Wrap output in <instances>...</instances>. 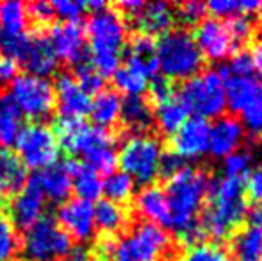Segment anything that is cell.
I'll return each instance as SVG.
<instances>
[{
	"label": "cell",
	"mask_w": 262,
	"mask_h": 261,
	"mask_svg": "<svg viewBox=\"0 0 262 261\" xmlns=\"http://www.w3.org/2000/svg\"><path fill=\"white\" fill-rule=\"evenodd\" d=\"M207 197L210 204L204 209L198 224L205 236L225 240L248 213V202L245 200V179L210 177L207 183Z\"/></svg>",
	"instance_id": "1"
},
{
	"label": "cell",
	"mask_w": 262,
	"mask_h": 261,
	"mask_svg": "<svg viewBox=\"0 0 262 261\" xmlns=\"http://www.w3.org/2000/svg\"><path fill=\"white\" fill-rule=\"evenodd\" d=\"M90 36V61L102 77L113 75L120 66L121 52L125 47L127 27L121 14L104 7L95 11L88 20Z\"/></svg>",
	"instance_id": "2"
},
{
	"label": "cell",
	"mask_w": 262,
	"mask_h": 261,
	"mask_svg": "<svg viewBox=\"0 0 262 261\" xmlns=\"http://www.w3.org/2000/svg\"><path fill=\"white\" fill-rule=\"evenodd\" d=\"M209 177L205 172L186 165L166 185V200L171 215V229L182 234L196 222V215L207 197Z\"/></svg>",
	"instance_id": "3"
},
{
	"label": "cell",
	"mask_w": 262,
	"mask_h": 261,
	"mask_svg": "<svg viewBox=\"0 0 262 261\" xmlns=\"http://www.w3.org/2000/svg\"><path fill=\"white\" fill-rule=\"evenodd\" d=\"M169 236L162 227L150 222H141L128 234L118 238H105L100 242V259L113 261H157L168 251Z\"/></svg>",
	"instance_id": "4"
},
{
	"label": "cell",
	"mask_w": 262,
	"mask_h": 261,
	"mask_svg": "<svg viewBox=\"0 0 262 261\" xmlns=\"http://www.w3.org/2000/svg\"><path fill=\"white\" fill-rule=\"evenodd\" d=\"M159 70L166 79H191L204 66V56L194 43L193 34L184 29L168 31L156 43Z\"/></svg>",
	"instance_id": "5"
},
{
	"label": "cell",
	"mask_w": 262,
	"mask_h": 261,
	"mask_svg": "<svg viewBox=\"0 0 262 261\" xmlns=\"http://www.w3.org/2000/svg\"><path fill=\"white\" fill-rule=\"evenodd\" d=\"M177 101L187 113H194L200 118H217L227 109L225 84L216 70H207L202 75L187 79L177 93Z\"/></svg>",
	"instance_id": "6"
},
{
	"label": "cell",
	"mask_w": 262,
	"mask_h": 261,
	"mask_svg": "<svg viewBox=\"0 0 262 261\" xmlns=\"http://www.w3.org/2000/svg\"><path fill=\"white\" fill-rule=\"evenodd\" d=\"M162 145L157 138L148 134H134L121 145L118 163L121 172L134 181V185L152 186L159 177V159Z\"/></svg>",
	"instance_id": "7"
},
{
	"label": "cell",
	"mask_w": 262,
	"mask_h": 261,
	"mask_svg": "<svg viewBox=\"0 0 262 261\" xmlns=\"http://www.w3.org/2000/svg\"><path fill=\"white\" fill-rule=\"evenodd\" d=\"M55 139L61 143L62 149L70 154L82 156L90 159L95 152L107 147H114V138L107 129L97 126H90L82 118H70V116H59L54 129Z\"/></svg>",
	"instance_id": "8"
},
{
	"label": "cell",
	"mask_w": 262,
	"mask_h": 261,
	"mask_svg": "<svg viewBox=\"0 0 262 261\" xmlns=\"http://www.w3.org/2000/svg\"><path fill=\"white\" fill-rule=\"evenodd\" d=\"M9 98L21 116H29L32 120H43L50 116L55 104L52 83L31 73H21L11 81Z\"/></svg>",
	"instance_id": "9"
},
{
	"label": "cell",
	"mask_w": 262,
	"mask_h": 261,
	"mask_svg": "<svg viewBox=\"0 0 262 261\" xmlns=\"http://www.w3.org/2000/svg\"><path fill=\"white\" fill-rule=\"evenodd\" d=\"M72 238L52 218H41L24 234V252L31 261H57L72 252Z\"/></svg>",
	"instance_id": "10"
},
{
	"label": "cell",
	"mask_w": 262,
	"mask_h": 261,
	"mask_svg": "<svg viewBox=\"0 0 262 261\" xmlns=\"http://www.w3.org/2000/svg\"><path fill=\"white\" fill-rule=\"evenodd\" d=\"M14 145L18 149L16 156L21 159L25 168L29 167L34 170H43L57 163L59 143L55 139L54 131L41 122L21 127Z\"/></svg>",
	"instance_id": "11"
},
{
	"label": "cell",
	"mask_w": 262,
	"mask_h": 261,
	"mask_svg": "<svg viewBox=\"0 0 262 261\" xmlns=\"http://www.w3.org/2000/svg\"><path fill=\"white\" fill-rule=\"evenodd\" d=\"M49 42L57 59L73 65L90 63V50L86 47L84 29L79 22H59L50 29Z\"/></svg>",
	"instance_id": "12"
},
{
	"label": "cell",
	"mask_w": 262,
	"mask_h": 261,
	"mask_svg": "<svg viewBox=\"0 0 262 261\" xmlns=\"http://www.w3.org/2000/svg\"><path fill=\"white\" fill-rule=\"evenodd\" d=\"M43 213H45V197H43L41 190L32 175L27 179L21 192H18L11 200L9 222L16 226L18 229L27 231L29 227H32L43 218Z\"/></svg>",
	"instance_id": "13"
},
{
	"label": "cell",
	"mask_w": 262,
	"mask_h": 261,
	"mask_svg": "<svg viewBox=\"0 0 262 261\" xmlns=\"http://www.w3.org/2000/svg\"><path fill=\"white\" fill-rule=\"evenodd\" d=\"M57 220L61 229L77 242H90L95 236V206L91 202L72 198L59 206Z\"/></svg>",
	"instance_id": "14"
},
{
	"label": "cell",
	"mask_w": 262,
	"mask_h": 261,
	"mask_svg": "<svg viewBox=\"0 0 262 261\" xmlns=\"http://www.w3.org/2000/svg\"><path fill=\"white\" fill-rule=\"evenodd\" d=\"M210 124L209 120L193 116L173 134V152L186 159H198L209 152Z\"/></svg>",
	"instance_id": "15"
},
{
	"label": "cell",
	"mask_w": 262,
	"mask_h": 261,
	"mask_svg": "<svg viewBox=\"0 0 262 261\" xmlns=\"http://www.w3.org/2000/svg\"><path fill=\"white\" fill-rule=\"evenodd\" d=\"M194 43L202 56L210 61H223L234 50V42L227 31V25L217 18H205L194 31Z\"/></svg>",
	"instance_id": "16"
},
{
	"label": "cell",
	"mask_w": 262,
	"mask_h": 261,
	"mask_svg": "<svg viewBox=\"0 0 262 261\" xmlns=\"http://www.w3.org/2000/svg\"><path fill=\"white\" fill-rule=\"evenodd\" d=\"M54 93L61 116L82 118L84 115L90 113L91 97L79 86L75 77L70 75V73H62V75L57 77Z\"/></svg>",
	"instance_id": "17"
},
{
	"label": "cell",
	"mask_w": 262,
	"mask_h": 261,
	"mask_svg": "<svg viewBox=\"0 0 262 261\" xmlns=\"http://www.w3.org/2000/svg\"><path fill=\"white\" fill-rule=\"evenodd\" d=\"M245 136L241 122L234 116L217 118L214 126H210L209 152L214 157H227L228 154L239 150V145Z\"/></svg>",
	"instance_id": "18"
},
{
	"label": "cell",
	"mask_w": 262,
	"mask_h": 261,
	"mask_svg": "<svg viewBox=\"0 0 262 261\" xmlns=\"http://www.w3.org/2000/svg\"><path fill=\"white\" fill-rule=\"evenodd\" d=\"M34 179L43 197L52 202H62L68 198L72 190V163L70 159L64 163H54L34 174Z\"/></svg>",
	"instance_id": "19"
},
{
	"label": "cell",
	"mask_w": 262,
	"mask_h": 261,
	"mask_svg": "<svg viewBox=\"0 0 262 261\" xmlns=\"http://www.w3.org/2000/svg\"><path fill=\"white\" fill-rule=\"evenodd\" d=\"M57 61L59 59L55 56L52 45H50L49 36L31 34V42H29V47L25 50V56L20 61L31 72V75L47 79L57 70Z\"/></svg>",
	"instance_id": "20"
},
{
	"label": "cell",
	"mask_w": 262,
	"mask_h": 261,
	"mask_svg": "<svg viewBox=\"0 0 262 261\" xmlns=\"http://www.w3.org/2000/svg\"><path fill=\"white\" fill-rule=\"evenodd\" d=\"M175 20V13L173 7L168 2H150L143 4V7L138 13L132 14V22H134L136 29L141 34H164L169 31Z\"/></svg>",
	"instance_id": "21"
},
{
	"label": "cell",
	"mask_w": 262,
	"mask_h": 261,
	"mask_svg": "<svg viewBox=\"0 0 262 261\" xmlns=\"http://www.w3.org/2000/svg\"><path fill=\"white\" fill-rule=\"evenodd\" d=\"M136 206H138V211L150 224H156L162 229L164 227L171 229V215H169L168 200H166V193L162 188L145 186L136 198Z\"/></svg>",
	"instance_id": "22"
},
{
	"label": "cell",
	"mask_w": 262,
	"mask_h": 261,
	"mask_svg": "<svg viewBox=\"0 0 262 261\" xmlns=\"http://www.w3.org/2000/svg\"><path fill=\"white\" fill-rule=\"evenodd\" d=\"M27 168L11 150H0V197H14L27 183Z\"/></svg>",
	"instance_id": "23"
},
{
	"label": "cell",
	"mask_w": 262,
	"mask_h": 261,
	"mask_svg": "<svg viewBox=\"0 0 262 261\" xmlns=\"http://www.w3.org/2000/svg\"><path fill=\"white\" fill-rule=\"evenodd\" d=\"M227 106L232 113H241L243 108L262 90V84L255 77H228L223 81Z\"/></svg>",
	"instance_id": "24"
},
{
	"label": "cell",
	"mask_w": 262,
	"mask_h": 261,
	"mask_svg": "<svg viewBox=\"0 0 262 261\" xmlns=\"http://www.w3.org/2000/svg\"><path fill=\"white\" fill-rule=\"evenodd\" d=\"M70 163H72V188L77 192V198L93 204V200L102 195L100 174L86 163H77L73 159H70Z\"/></svg>",
	"instance_id": "25"
},
{
	"label": "cell",
	"mask_w": 262,
	"mask_h": 261,
	"mask_svg": "<svg viewBox=\"0 0 262 261\" xmlns=\"http://www.w3.org/2000/svg\"><path fill=\"white\" fill-rule=\"evenodd\" d=\"M121 111V97L118 91L114 90H102L97 93L95 101H91L90 115L93 118L95 126L107 129L113 127L120 118Z\"/></svg>",
	"instance_id": "26"
},
{
	"label": "cell",
	"mask_w": 262,
	"mask_h": 261,
	"mask_svg": "<svg viewBox=\"0 0 262 261\" xmlns=\"http://www.w3.org/2000/svg\"><path fill=\"white\" fill-rule=\"evenodd\" d=\"M120 118L130 131L143 132L152 126V108L141 97V95H132V97L121 98V111Z\"/></svg>",
	"instance_id": "27"
},
{
	"label": "cell",
	"mask_w": 262,
	"mask_h": 261,
	"mask_svg": "<svg viewBox=\"0 0 262 261\" xmlns=\"http://www.w3.org/2000/svg\"><path fill=\"white\" fill-rule=\"evenodd\" d=\"M21 113L9 97L0 98V145H14L21 131Z\"/></svg>",
	"instance_id": "28"
},
{
	"label": "cell",
	"mask_w": 262,
	"mask_h": 261,
	"mask_svg": "<svg viewBox=\"0 0 262 261\" xmlns=\"http://www.w3.org/2000/svg\"><path fill=\"white\" fill-rule=\"evenodd\" d=\"M27 6L18 0L0 2V34H20L27 25Z\"/></svg>",
	"instance_id": "29"
},
{
	"label": "cell",
	"mask_w": 262,
	"mask_h": 261,
	"mask_svg": "<svg viewBox=\"0 0 262 261\" xmlns=\"http://www.w3.org/2000/svg\"><path fill=\"white\" fill-rule=\"evenodd\" d=\"M232 251L237 261H262V233L253 227L234 236Z\"/></svg>",
	"instance_id": "30"
},
{
	"label": "cell",
	"mask_w": 262,
	"mask_h": 261,
	"mask_svg": "<svg viewBox=\"0 0 262 261\" xmlns=\"http://www.w3.org/2000/svg\"><path fill=\"white\" fill-rule=\"evenodd\" d=\"M127 222V213L120 204H114L111 200H98L95 206V226L104 233L111 234L120 231Z\"/></svg>",
	"instance_id": "31"
},
{
	"label": "cell",
	"mask_w": 262,
	"mask_h": 261,
	"mask_svg": "<svg viewBox=\"0 0 262 261\" xmlns=\"http://www.w3.org/2000/svg\"><path fill=\"white\" fill-rule=\"evenodd\" d=\"M156 120H157L159 129L164 132V134H175L187 120V111L184 109V106L173 97L171 101L157 104Z\"/></svg>",
	"instance_id": "32"
},
{
	"label": "cell",
	"mask_w": 262,
	"mask_h": 261,
	"mask_svg": "<svg viewBox=\"0 0 262 261\" xmlns=\"http://www.w3.org/2000/svg\"><path fill=\"white\" fill-rule=\"evenodd\" d=\"M102 193L114 204H123L134 193V181L123 172H113L102 181Z\"/></svg>",
	"instance_id": "33"
},
{
	"label": "cell",
	"mask_w": 262,
	"mask_h": 261,
	"mask_svg": "<svg viewBox=\"0 0 262 261\" xmlns=\"http://www.w3.org/2000/svg\"><path fill=\"white\" fill-rule=\"evenodd\" d=\"M113 79L118 90L127 93V97L141 95V93H145L146 88H148V77L136 72L134 68H130V66H127V65L118 66V70L113 73Z\"/></svg>",
	"instance_id": "34"
},
{
	"label": "cell",
	"mask_w": 262,
	"mask_h": 261,
	"mask_svg": "<svg viewBox=\"0 0 262 261\" xmlns=\"http://www.w3.org/2000/svg\"><path fill=\"white\" fill-rule=\"evenodd\" d=\"M239 122H241L243 129L250 132V136L253 138L262 136V90L243 108Z\"/></svg>",
	"instance_id": "35"
},
{
	"label": "cell",
	"mask_w": 262,
	"mask_h": 261,
	"mask_svg": "<svg viewBox=\"0 0 262 261\" xmlns=\"http://www.w3.org/2000/svg\"><path fill=\"white\" fill-rule=\"evenodd\" d=\"M75 81L90 97H91V93H100L105 84V77H102L100 73L93 68L91 61L90 63H82V65L75 66Z\"/></svg>",
	"instance_id": "36"
},
{
	"label": "cell",
	"mask_w": 262,
	"mask_h": 261,
	"mask_svg": "<svg viewBox=\"0 0 262 261\" xmlns=\"http://www.w3.org/2000/svg\"><path fill=\"white\" fill-rule=\"evenodd\" d=\"M16 252L18 236L14 226L6 216H0V261H13Z\"/></svg>",
	"instance_id": "37"
},
{
	"label": "cell",
	"mask_w": 262,
	"mask_h": 261,
	"mask_svg": "<svg viewBox=\"0 0 262 261\" xmlns=\"http://www.w3.org/2000/svg\"><path fill=\"white\" fill-rule=\"evenodd\" d=\"M31 42V34L20 32V34H0V49L4 50L6 57L13 61H21L25 50Z\"/></svg>",
	"instance_id": "38"
},
{
	"label": "cell",
	"mask_w": 262,
	"mask_h": 261,
	"mask_svg": "<svg viewBox=\"0 0 262 261\" xmlns=\"http://www.w3.org/2000/svg\"><path fill=\"white\" fill-rule=\"evenodd\" d=\"M182 261H234L220 245L200 244L191 247Z\"/></svg>",
	"instance_id": "39"
},
{
	"label": "cell",
	"mask_w": 262,
	"mask_h": 261,
	"mask_svg": "<svg viewBox=\"0 0 262 261\" xmlns=\"http://www.w3.org/2000/svg\"><path fill=\"white\" fill-rule=\"evenodd\" d=\"M252 165V154L248 150H235L225 157V172L227 177H239L245 179V175L250 172Z\"/></svg>",
	"instance_id": "40"
},
{
	"label": "cell",
	"mask_w": 262,
	"mask_h": 261,
	"mask_svg": "<svg viewBox=\"0 0 262 261\" xmlns=\"http://www.w3.org/2000/svg\"><path fill=\"white\" fill-rule=\"evenodd\" d=\"M125 56L139 57V59H154L156 57V42L148 34H136L132 36L130 43L125 49Z\"/></svg>",
	"instance_id": "41"
},
{
	"label": "cell",
	"mask_w": 262,
	"mask_h": 261,
	"mask_svg": "<svg viewBox=\"0 0 262 261\" xmlns=\"http://www.w3.org/2000/svg\"><path fill=\"white\" fill-rule=\"evenodd\" d=\"M54 14L62 18V22H79L86 11V2H73V0H57L52 2Z\"/></svg>",
	"instance_id": "42"
},
{
	"label": "cell",
	"mask_w": 262,
	"mask_h": 261,
	"mask_svg": "<svg viewBox=\"0 0 262 261\" xmlns=\"http://www.w3.org/2000/svg\"><path fill=\"white\" fill-rule=\"evenodd\" d=\"M227 68L232 77H252V72L255 70L252 52H248V50L235 52L234 57L230 59V63L227 65Z\"/></svg>",
	"instance_id": "43"
},
{
	"label": "cell",
	"mask_w": 262,
	"mask_h": 261,
	"mask_svg": "<svg viewBox=\"0 0 262 261\" xmlns=\"http://www.w3.org/2000/svg\"><path fill=\"white\" fill-rule=\"evenodd\" d=\"M205 7L204 2H198V0H189V2L182 4L179 7V20L182 22L184 25H198L205 16Z\"/></svg>",
	"instance_id": "44"
},
{
	"label": "cell",
	"mask_w": 262,
	"mask_h": 261,
	"mask_svg": "<svg viewBox=\"0 0 262 261\" xmlns=\"http://www.w3.org/2000/svg\"><path fill=\"white\" fill-rule=\"evenodd\" d=\"M227 31L230 34L232 42H245L252 34V22L248 14H234L230 16L227 25Z\"/></svg>",
	"instance_id": "45"
},
{
	"label": "cell",
	"mask_w": 262,
	"mask_h": 261,
	"mask_svg": "<svg viewBox=\"0 0 262 261\" xmlns=\"http://www.w3.org/2000/svg\"><path fill=\"white\" fill-rule=\"evenodd\" d=\"M184 167H186V161L177 156L175 152H162L161 159H159V175L162 179H171Z\"/></svg>",
	"instance_id": "46"
},
{
	"label": "cell",
	"mask_w": 262,
	"mask_h": 261,
	"mask_svg": "<svg viewBox=\"0 0 262 261\" xmlns=\"http://www.w3.org/2000/svg\"><path fill=\"white\" fill-rule=\"evenodd\" d=\"M150 93H152V98L156 101V106L162 104V102L173 98V86L166 77L156 75L152 79V84H150Z\"/></svg>",
	"instance_id": "47"
},
{
	"label": "cell",
	"mask_w": 262,
	"mask_h": 261,
	"mask_svg": "<svg viewBox=\"0 0 262 261\" xmlns=\"http://www.w3.org/2000/svg\"><path fill=\"white\" fill-rule=\"evenodd\" d=\"M207 11L214 16H234V14H241V7L239 2L235 0H212V2L205 4Z\"/></svg>",
	"instance_id": "48"
},
{
	"label": "cell",
	"mask_w": 262,
	"mask_h": 261,
	"mask_svg": "<svg viewBox=\"0 0 262 261\" xmlns=\"http://www.w3.org/2000/svg\"><path fill=\"white\" fill-rule=\"evenodd\" d=\"M245 188L255 204H262V168H257L248 175Z\"/></svg>",
	"instance_id": "49"
},
{
	"label": "cell",
	"mask_w": 262,
	"mask_h": 261,
	"mask_svg": "<svg viewBox=\"0 0 262 261\" xmlns=\"http://www.w3.org/2000/svg\"><path fill=\"white\" fill-rule=\"evenodd\" d=\"M27 14L34 18L36 22H41V24L50 22L55 16L54 9H52V4L43 2V0H41V2H32L31 6L27 7Z\"/></svg>",
	"instance_id": "50"
},
{
	"label": "cell",
	"mask_w": 262,
	"mask_h": 261,
	"mask_svg": "<svg viewBox=\"0 0 262 261\" xmlns=\"http://www.w3.org/2000/svg\"><path fill=\"white\" fill-rule=\"evenodd\" d=\"M16 72H18L16 61L9 59V57H6V56L0 59V81H2V83H11V81L16 77Z\"/></svg>",
	"instance_id": "51"
},
{
	"label": "cell",
	"mask_w": 262,
	"mask_h": 261,
	"mask_svg": "<svg viewBox=\"0 0 262 261\" xmlns=\"http://www.w3.org/2000/svg\"><path fill=\"white\" fill-rule=\"evenodd\" d=\"M246 215H248L250 220V227L262 233V204H255L253 208H250Z\"/></svg>",
	"instance_id": "52"
},
{
	"label": "cell",
	"mask_w": 262,
	"mask_h": 261,
	"mask_svg": "<svg viewBox=\"0 0 262 261\" xmlns=\"http://www.w3.org/2000/svg\"><path fill=\"white\" fill-rule=\"evenodd\" d=\"M143 4L145 2H139V0H125V2H120V7L125 11H128L130 14L138 13L139 9L143 7Z\"/></svg>",
	"instance_id": "53"
},
{
	"label": "cell",
	"mask_w": 262,
	"mask_h": 261,
	"mask_svg": "<svg viewBox=\"0 0 262 261\" xmlns=\"http://www.w3.org/2000/svg\"><path fill=\"white\" fill-rule=\"evenodd\" d=\"M68 261H90V258H88V252L82 247H75L68 254Z\"/></svg>",
	"instance_id": "54"
},
{
	"label": "cell",
	"mask_w": 262,
	"mask_h": 261,
	"mask_svg": "<svg viewBox=\"0 0 262 261\" xmlns=\"http://www.w3.org/2000/svg\"><path fill=\"white\" fill-rule=\"evenodd\" d=\"M252 57H253V66H255V70L260 73V77H262V45L253 49Z\"/></svg>",
	"instance_id": "55"
},
{
	"label": "cell",
	"mask_w": 262,
	"mask_h": 261,
	"mask_svg": "<svg viewBox=\"0 0 262 261\" xmlns=\"http://www.w3.org/2000/svg\"><path fill=\"white\" fill-rule=\"evenodd\" d=\"M90 261H104V259H100V258H93V259H90Z\"/></svg>",
	"instance_id": "56"
},
{
	"label": "cell",
	"mask_w": 262,
	"mask_h": 261,
	"mask_svg": "<svg viewBox=\"0 0 262 261\" xmlns=\"http://www.w3.org/2000/svg\"><path fill=\"white\" fill-rule=\"evenodd\" d=\"M259 9H260V13H262V2H259Z\"/></svg>",
	"instance_id": "57"
}]
</instances>
